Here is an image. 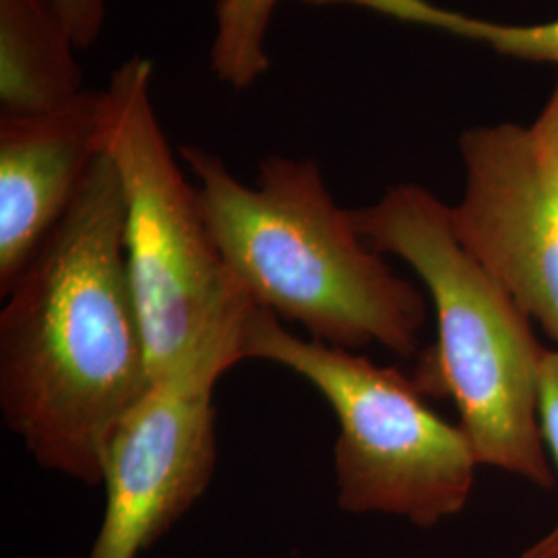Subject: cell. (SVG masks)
Here are the masks:
<instances>
[{
  "label": "cell",
  "mask_w": 558,
  "mask_h": 558,
  "mask_svg": "<svg viewBox=\"0 0 558 558\" xmlns=\"http://www.w3.org/2000/svg\"><path fill=\"white\" fill-rule=\"evenodd\" d=\"M0 311V412L38 465L101 484L112 428L151 375L126 259L119 170L104 151Z\"/></svg>",
  "instance_id": "cell-1"
},
{
  "label": "cell",
  "mask_w": 558,
  "mask_h": 558,
  "mask_svg": "<svg viewBox=\"0 0 558 558\" xmlns=\"http://www.w3.org/2000/svg\"><path fill=\"white\" fill-rule=\"evenodd\" d=\"M179 154L223 265L257 306L336 348L416 354L426 300L360 236L317 161L269 156L248 186L207 149L182 145Z\"/></svg>",
  "instance_id": "cell-2"
},
{
  "label": "cell",
  "mask_w": 558,
  "mask_h": 558,
  "mask_svg": "<svg viewBox=\"0 0 558 558\" xmlns=\"http://www.w3.org/2000/svg\"><path fill=\"white\" fill-rule=\"evenodd\" d=\"M352 220L377 253L412 265L435 304L439 341L422 354L416 387L453 399L480 465L553 488L538 414L546 350L518 300L459 242L451 207L398 184Z\"/></svg>",
  "instance_id": "cell-3"
},
{
  "label": "cell",
  "mask_w": 558,
  "mask_h": 558,
  "mask_svg": "<svg viewBox=\"0 0 558 558\" xmlns=\"http://www.w3.org/2000/svg\"><path fill=\"white\" fill-rule=\"evenodd\" d=\"M240 350L244 360L296 373L331 405L343 511L396 515L422 530L463 511L480 465L474 447L461 426L428 408L414 379L352 350L299 338L255 302L242 320Z\"/></svg>",
  "instance_id": "cell-4"
},
{
  "label": "cell",
  "mask_w": 558,
  "mask_h": 558,
  "mask_svg": "<svg viewBox=\"0 0 558 558\" xmlns=\"http://www.w3.org/2000/svg\"><path fill=\"white\" fill-rule=\"evenodd\" d=\"M154 64L124 60L101 89V145L119 170L126 259L151 380L160 379L242 294L174 160L151 101Z\"/></svg>",
  "instance_id": "cell-5"
},
{
  "label": "cell",
  "mask_w": 558,
  "mask_h": 558,
  "mask_svg": "<svg viewBox=\"0 0 558 558\" xmlns=\"http://www.w3.org/2000/svg\"><path fill=\"white\" fill-rule=\"evenodd\" d=\"M242 292L117 422L104 449L106 511L87 558H137L207 490L216 470L214 389L242 359Z\"/></svg>",
  "instance_id": "cell-6"
},
{
  "label": "cell",
  "mask_w": 558,
  "mask_h": 558,
  "mask_svg": "<svg viewBox=\"0 0 558 558\" xmlns=\"http://www.w3.org/2000/svg\"><path fill=\"white\" fill-rule=\"evenodd\" d=\"M465 195L451 207L459 242L558 345V189L539 168L530 129L461 135Z\"/></svg>",
  "instance_id": "cell-7"
},
{
  "label": "cell",
  "mask_w": 558,
  "mask_h": 558,
  "mask_svg": "<svg viewBox=\"0 0 558 558\" xmlns=\"http://www.w3.org/2000/svg\"><path fill=\"white\" fill-rule=\"evenodd\" d=\"M101 89L64 108L0 119V296L57 228L104 154Z\"/></svg>",
  "instance_id": "cell-8"
},
{
  "label": "cell",
  "mask_w": 558,
  "mask_h": 558,
  "mask_svg": "<svg viewBox=\"0 0 558 558\" xmlns=\"http://www.w3.org/2000/svg\"><path fill=\"white\" fill-rule=\"evenodd\" d=\"M77 50L57 0H0V119L77 100L85 92Z\"/></svg>",
  "instance_id": "cell-9"
},
{
  "label": "cell",
  "mask_w": 558,
  "mask_h": 558,
  "mask_svg": "<svg viewBox=\"0 0 558 558\" xmlns=\"http://www.w3.org/2000/svg\"><path fill=\"white\" fill-rule=\"evenodd\" d=\"M281 0H220L216 7V38L211 71L234 87L255 85L269 69L265 38Z\"/></svg>",
  "instance_id": "cell-10"
},
{
  "label": "cell",
  "mask_w": 558,
  "mask_h": 558,
  "mask_svg": "<svg viewBox=\"0 0 558 558\" xmlns=\"http://www.w3.org/2000/svg\"><path fill=\"white\" fill-rule=\"evenodd\" d=\"M380 13L401 21L439 27L470 40L488 41L502 54L558 64V20L542 25H499L470 20L461 13L439 9L426 0H383Z\"/></svg>",
  "instance_id": "cell-11"
},
{
  "label": "cell",
  "mask_w": 558,
  "mask_h": 558,
  "mask_svg": "<svg viewBox=\"0 0 558 558\" xmlns=\"http://www.w3.org/2000/svg\"><path fill=\"white\" fill-rule=\"evenodd\" d=\"M538 414L544 445L550 449L558 470V350H546L542 360ZM521 558H558V523L544 538L523 550Z\"/></svg>",
  "instance_id": "cell-12"
},
{
  "label": "cell",
  "mask_w": 558,
  "mask_h": 558,
  "mask_svg": "<svg viewBox=\"0 0 558 558\" xmlns=\"http://www.w3.org/2000/svg\"><path fill=\"white\" fill-rule=\"evenodd\" d=\"M73 40L80 50H89L100 38L106 20V0H57Z\"/></svg>",
  "instance_id": "cell-13"
},
{
  "label": "cell",
  "mask_w": 558,
  "mask_h": 558,
  "mask_svg": "<svg viewBox=\"0 0 558 558\" xmlns=\"http://www.w3.org/2000/svg\"><path fill=\"white\" fill-rule=\"evenodd\" d=\"M530 137L544 177L558 189V85L553 100L530 129Z\"/></svg>",
  "instance_id": "cell-14"
}]
</instances>
